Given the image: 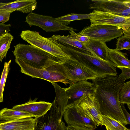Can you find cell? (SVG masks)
<instances>
[{
	"label": "cell",
	"mask_w": 130,
	"mask_h": 130,
	"mask_svg": "<svg viewBox=\"0 0 130 130\" xmlns=\"http://www.w3.org/2000/svg\"><path fill=\"white\" fill-rule=\"evenodd\" d=\"M37 119L35 130H66L67 127L61 118L56 105L53 102L50 110Z\"/></svg>",
	"instance_id": "30bf717a"
},
{
	"label": "cell",
	"mask_w": 130,
	"mask_h": 130,
	"mask_svg": "<svg viewBox=\"0 0 130 130\" xmlns=\"http://www.w3.org/2000/svg\"><path fill=\"white\" fill-rule=\"evenodd\" d=\"M108 52L109 60L114 63L117 67L130 68V61L127 57V54L116 49L108 48Z\"/></svg>",
	"instance_id": "44dd1931"
},
{
	"label": "cell",
	"mask_w": 130,
	"mask_h": 130,
	"mask_svg": "<svg viewBox=\"0 0 130 130\" xmlns=\"http://www.w3.org/2000/svg\"><path fill=\"white\" fill-rule=\"evenodd\" d=\"M11 60L8 62H5L2 72L0 80V103L3 102V94L5 83L9 71L10 69V67Z\"/></svg>",
	"instance_id": "83f0119b"
},
{
	"label": "cell",
	"mask_w": 130,
	"mask_h": 130,
	"mask_svg": "<svg viewBox=\"0 0 130 130\" xmlns=\"http://www.w3.org/2000/svg\"><path fill=\"white\" fill-rule=\"evenodd\" d=\"M124 35L118 38L116 48L118 51L130 49V28L126 31H123Z\"/></svg>",
	"instance_id": "4316f807"
},
{
	"label": "cell",
	"mask_w": 130,
	"mask_h": 130,
	"mask_svg": "<svg viewBox=\"0 0 130 130\" xmlns=\"http://www.w3.org/2000/svg\"><path fill=\"white\" fill-rule=\"evenodd\" d=\"M74 104L78 106L83 113L94 123L97 126H102V115L94 93H84Z\"/></svg>",
	"instance_id": "8fae6325"
},
{
	"label": "cell",
	"mask_w": 130,
	"mask_h": 130,
	"mask_svg": "<svg viewBox=\"0 0 130 130\" xmlns=\"http://www.w3.org/2000/svg\"><path fill=\"white\" fill-rule=\"evenodd\" d=\"M20 36L23 39L31 45L49 53L62 62H64L70 58L49 38L43 37L36 31L23 30Z\"/></svg>",
	"instance_id": "5b68a950"
},
{
	"label": "cell",
	"mask_w": 130,
	"mask_h": 130,
	"mask_svg": "<svg viewBox=\"0 0 130 130\" xmlns=\"http://www.w3.org/2000/svg\"><path fill=\"white\" fill-rule=\"evenodd\" d=\"M102 126L109 130H126L127 128L119 121L109 116L102 115Z\"/></svg>",
	"instance_id": "cb8c5ba5"
},
{
	"label": "cell",
	"mask_w": 130,
	"mask_h": 130,
	"mask_svg": "<svg viewBox=\"0 0 130 130\" xmlns=\"http://www.w3.org/2000/svg\"><path fill=\"white\" fill-rule=\"evenodd\" d=\"M62 64L69 82L70 86L79 81L92 80L97 77L96 75L71 58L63 62Z\"/></svg>",
	"instance_id": "7c38bea8"
},
{
	"label": "cell",
	"mask_w": 130,
	"mask_h": 130,
	"mask_svg": "<svg viewBox=\"0 0 130 130\" xmlns=\"http://www.w3.org/2000/svg\"><path fill=\"white\" fill-rule=\"evenodd\" d=\"M126 130H130V129L129 128H127Z\"/></svg>",
	"instance_id": "e575fe53"
},
{
	"label": "cell",
	"mask_w": 130,
	"mask_h": 130,
	"mask_svg": "<svg viewBox=\"0 0 130 130\" xmlns=\"http://www.w3.org/2000/svg\"><path fill=\"white\" fill-rule=\"evenodd\" d=\"M13 39V36L10 33L0 37V62L6 57Z\"/></svg>",
	"instance_id": "603a6c76"
},
{
	"label": "cell",
	"mask_w": 130,
	"mask_h": 130,
	"mask_svg": "<svg viewBox=\"0 0 130 130\" xmlns=\"http://www.w3.org/2000/svg\"><path fill=\"white\" fill-rule=\"evenodd\" d=\"M85 44L86 47L92 50L97 57L105 61L110 60L108 47L105 42L90 39L88 42Z\"/></svg>",
	"instance_id": "d6986e66"
},
{
	"label": "cell",
	"mask_w": 130,
	"mask_h": 130,
	"mask_svg": "<svg viewBox=\"0 0 130 130\" xmlns=\"http://www.w3.org/2000/svg\"><path fill=\"white\" fill-rule=\"evenodd\" d=\"M30 117H34L29 113L11 109L5 108L0 110V119L5 121Z\"/></svg>",
	"instance_id": "7402d4cb"
},
{
	"label": "cell",
	"mask_w": 130,
	"mask_h": 130,
	"mask_svg": "<svg viewBox=\"0 0 130 130\" xmlns=\"http://www.w3.org/2000/svg\"><path fill=\"white\" fill-rule=\"evenodd\" d=\"M15 58L21 60L30 66L44 69L62 62L49 53L31 45L19 43L14 46Z\"/></svg>",
	"instance_id": "3957f363"
},
{
	"label": "cell",
	"mask_w": 130,
	"mask_h": 130,
	"mask_svg": "<svg viewBox=\"0 0 130 130\" xmlns=\"http://www.w3.org/2000/svg\"><path fill=\"white\" fill-rule=\"evenodd\" d=\"M6 121H5L2 120L0 119V123H2Z\"/></svg>",
	"instance_id": "836d02e7"
},
{
	"label": "cell",
	"mask_w": 130,
	"mask_h": 130,
	"mask_svg": "<svg viewBox=\"0 0 130 130\" xmlns=\"http://www.w3.org/2000/svg\"><path fill=\"white\" fill-rule=\"evenodd\" d=\"M63 117L68 125L85 126L95 129L96 124L86 116L80 108L74 103L67 105Z\"/></svg>",
	"instance_id": "4fadbf2b"
},
{
	"label": "cell",
	"mask_w": 130,
	"mask_h": 130,
	"mask_svg": "<svg viewBox=\"0 0 130 130\" xmlns=\"http://www.w3.org/2000/svg\"><path fill=\"white\" fill-rule=\"evenodd\" d=\"M15 60L20 67L21 72L26 75L33 78L44 79L51 83L58 82L65 85L69 84L62 63L41 69L33 68L18 58H15Z\"/></svg>",
	"instance_id": "277c9868"
},
{
	"label": "cell",
	"mask_w": 130,
	"mask_h": 130,
	"mask_svg": "<svg viewBox=\"0 0 130 130\" xmlns=\"http://www.w3.org/2000/svg\"><path fill=\"white\" fill-rule=\"evenodd\" d=\"M89 14H82L72 13L56 18L55 20L67 26L72 21L89 19Z\"/></svg>",
	"instance_id": "d4e9b609"
},
{
	"label": "cell",
	"mask_w": 130,
	"mask_h": 130,
	"mask_svg": "<svg viewBox=\"0 0 130 130\" xmlns=\"http://www.w3.org/2000/svg\"><path fill=\"white\" fill-rule=\"evenodd\" d=\"M49 38L61 44L78 48L97 57L92 50L86 47L85 43L74 39L69 35L67 36L53 35Z\"/></svg>",
	"instance_id": "ac0fdd59"
},
{
	"label": "cell",
	"mask_w": 130,
	"mask_h": 130,
	"mask_svg": "<svg viewBox=\"0 0 130 130\" xmlns=\"http://www.w3.org/2000/svg\"><path fill=\"white\" fill-rule=\"evenodd\" d=\"M52 84L54 87L56 93L53 102L56 105L61 118L62 119L64 113L68 104V96L65 88H61L56 83Z\"/></svg>",
	"instance_id": "ffe728a7"
},
{
	"label": "cell",
	"mask_w": 130,
	"mask_h": 130,
	"mask_svg": "<svg viewBox=\"0 0 130 130\" xmlns=\"http://www.w3.org/2000/svg\"><path fill=\"white\" fill-rule=\"evenodd\" d=\"M119 97L120 104H127L130 109V81L125 82L120 90Z\"/></svg>",
	"instance_id": "484cf974"
},
{
	"label": "cell",
	"mask_w": 130,
	"mask_h": 130,
	"mask_svg": "<svg viewBox=\"0 0 130 130\" xmlns=\"http://www.w3.org/2000/svg\"><path fill=\"white\" fill-rule=\"evenodd\" d=\"M11 26L10 24L0 23V37L8 33L10 31V27Z\"/></svg>",
	"instance_id": "4dcf8cb0"
},
{
	"label": "cell",
	"mask_w": 130,
	"mask_h": 130,
	"mask_svg": "<svg viewBox=\"0 0 130 130\" xmlns=\"http://www.w3.org/2000/svg\"><path fill=\"white\" fill-rule=\"evenodd\" d=\"M0 130H1L0 129Z\"/></svg>",
	"instance_id": "8d00e7d4"
},
{
	"label": "cell",
	"mask_w": 130,
	"mask_h": 130,
	"mask_svg": "<svg viewBox=\"0 0 130 130\" xmlns=\"http://www.w3.org/2000/svg\"><path fill=\"white\" fill-rule=\"evenodd\" d=\"M123 31L118 26L98 25L85 27L77 34L87 36L90 39L106 42L122 36Z\"/></svg>",
	"instance_id": "8992f818"
},
{
	"label": "cell",
	"mask_w": 130,
	"mask_h": 130,
	"mask_svg": "<svg viewBox=\"0 0 130 130\" xmlns=\"http://www.w3.org/2000/svg\"><path fill=\"white\" fill-rule=\"evenodd\" d=\"M89 8L123 16H130V0H92Z\"/></svg>",
	"instance_id": "9c48e42d"
},
{
	"label": "cell",
	"mask_w": 130,
	"mask_h": 130,
	"mask_svg": "<svg viewBox=\"0 0 130 130\" xmlns=\"http://www.w3.org/2000/svg\"><path fill=\"white\" fill-rule=\"evenodd\" d=\"M94 95L102 115L109 116L123 125L128 124L119 100L120 89L125 80L119 75H107L92 80Z\"/></svg>",
	"instance_id": "6da1fadb"
},
{
	"label": "cell",
	"mask_w": 130,
	"mask_h": 130,
	"mask_svg": "<svg viewBox=\"0 0 130 130\" xmlns=\"http://www.w3.org/2000/svg\"><path fill=\"white\" fill-rule=\"evenodd\" d=\"M65 89L68 99V105L74 103L84 93H94L95 91L93 83L87 80L78 81Z\"/></svg>",
	"instance_id": "9a60e30c"
},
{
	"label": "cell",
	"mask_w": 130,
	"mask_h": 130,
	"mask_svg": "<svg viewBox=\"0 0 130 130\" xmlns=\"http://www.w3.org/2000/svg\"><path fill=\"white\" fill-rule=\"evenodd\" d=\"M107 130H109L106 127Z\"/></svg>",
	"instance_id": "d590c367"
},
{
	"label": "cell",
	"mask_w": 130,
	"mask_h": 130,
	"mask_svg": "<svg viewBox=\"0 0 130 130\" xmlns=\"http://www.w3.org/2000/svg\"><path fill=\"white\" fill-rule=\"evenodd\" d=\"M25 22L30 27L38 26L46 32H57L60 30L77 31L72 27L63 24L52 17L43 15L33 12L26 17Z\"/></svg>",
	"instance_id": "ba28073f"
},
{
	"label": "cell",
	"mask_w": 130,
	"mask_h": 130,
	"mask_svg": "<svg viewBox=\"0 0 130 130\" xmlns=\"http://www.w3.org/2000/svg\"><path fill=\"white\" fill-rule=\"evenodd\" d=\"M52 40L70 58L94 73L97 77L107 75H117V67L110 61H105L78 48L64 45Z\"/></svg>",
	"instance_id": "7a4b0ae2"
},
{
	"label": "cell",
	"mask_w": 130,
	"mask_h": 130,
	"mask_svg": "<svg viewBox=\"0 0 130 130\" xmlns=\"http://www.w3.org/2000/svg\"><path fill=\"white\" fill-rule=\"evenodd\" d=\"M71 36L74 39L80 42L86 43L88 42L90 39L88 37L82 35L78 34L73 30L69 31Z\"/></svg>",
	"instance_id": "f1b7e54d"
},
{
	"label": "cell",
	"mask_w": 130,
	"mask_h": 130,
	"mask_svg": "<svg viewBox=\"0 0 130 130\" xmlns=\"http://www.w3.org/2000/svg\"><path fill=\"white\" fill-rule=\"evenodd\" d=\"M66 130H94L92 128L76 125H68Z\"/></svg>",
	"instance_id": "1f68e13d"
},
{
	"label": "cell",
	"mask_w": 130,
	"mask_h": 130,
	"mask_svg": "<svg viewBox=\"0 0 130 130\" xmlns=\"http://www.w3.org/2000/svg\"><path fill=\"white\" fill-rule=\"evenodd\" d=\"M121 70V73L119 76L125 80L130 78V68L124 67H118Z\"/></svg>",
	"instance_id": "f546056e"
},
{
	"label": "cell",
	"mask_w": 130,
	"mask_h": 130,
	"mask_svg": "<svg viewBox=\"0 0 130 130\" xmlns=\"http://www.w3.org/2000/svg\"><path fill=\"white\" fill-rule=\"evenodd\" d=\"M37 4L35 0H17L5 3L0 2V11H18L29 13L36 9Z\"/></svg>",
	"instance_id": "2e32d148"
},
{
	"label": "cell",
	"mask_w": 130,
	"mask_h": 130,
	"mask_svg": "<svg viewBox=\"0 0 130 130\" xmlns=\"http://www.w3.org/2000/svg\"><path fill=\"white\" fill-rule=\"evenodd\" d=\"M37 98L29 101L24 104L14 106L12 109L29 113L38 118L45 115L49 111L52 103L44 101H36Z\"/></svg>",
	"instance_id": "5bb4252c"
},
{
	"label": "cell",
	"mask_w": 130,
	"mask_h": 130,
	"mask_svg": "<svg viewBox=\"0 0 130 130\" xmlns=\"http://www.w3.org/2000/svg\"><path fill=\"white\" fill-rule=\"evenodd\" d=\"M37 121L33 117L22 118L0 123L1 130H35Z\"/></svg>",
	"instance_id": "e0dca14e"
},
{
	"label": "cell",
	"mask_w": 130,
	"mask_h": 130,
	"mask_svg": "<svg viewBox=\"0 0 130 130\" xmlns=\"http://www.w3.org/2000/svg\"><path fill=\"white\" fill-rule=\"evenodd\" d=\"M121 106L122 111L124 115L128 124H130V115L126 109L124 104H121Z\"/></svg>",
	"instance_id": "d6a6232c"
},
{
	"label": "cell",
	"mask_w": 130,
	"mask_h": 130,
	"mask_svg": "<svg viewBox=\"0 0 130 130\" xmlns=\"http://www.w3.org/2000/svg\"><path fill=\"white\" fill-rule=\"evenodd\" d=\"M89 14L90 26L98 25L114 26L120 27L123 31L130 28V16H123L95 10Z\"/></svg>",
	"instance_id": "52a82bcc"
}]
</instances>
